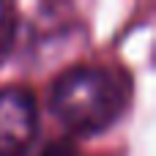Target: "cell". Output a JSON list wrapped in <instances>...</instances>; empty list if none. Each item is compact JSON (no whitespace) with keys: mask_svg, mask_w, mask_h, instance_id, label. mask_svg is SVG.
Listing matches in <instances>:
<instances>
[{"mask_svg":"<svg viewBox=\"0 0 156 156\" xmlns=\"http://www.w3.org/2000/svg\"><path fill=\"white\" fill-rule=\"evenodd\" d=\"M14 41H16V16L11 5L0 3V60L8 58V52L14 49Z\"/></svg>","mask_w":156,"mask_h":156,"instance_id":"obj_3","label":"cell"},{"mask_svg":"<svg viewBox=\"0 0 156 156\" xmlns=\"http://www.w3.org/2000/svg\"><path fill=\"white\" fill-rule=\"evenodd\" d=\"M38 156H77V151H74V145L69 140H52V143H47L41 148Z\"/></svg>","mask_w":156,"mask_h":156,"instance_id":"obj_4","label":"cell"},{"mask_svg":"<svg viewBox=\"0 0 156 156\" xmlns=\"http://www.w3.org/2000/svg\"><path fill=\"white\" fill-rule=\"evenodd\" d=\"M38 134V104L27 88L0 90V156H22Z\"/></svg>","mask_w":156,"mask_h":156,"instance_id":"obj_2","label":"cell"},{"mask_svg":"<svg viewBox=\"0 0 156 156\" xmlns=\"http://www.w3.org/2000/svg\"><path fill=\"white\" fill-rule=\"evenodd\" d=\"M132 74L118 66H74L49 90L55 118L74 134H101L132 101Z\"/></svg>","mask_w":156,"mask_h":156,"instance_id":"obj_1","label":"cell"}]
</instances>
